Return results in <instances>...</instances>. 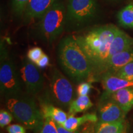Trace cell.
<instances>
[{"label": "cell", "mask_w": 133, "mask_h": 133, "mask_svg": "<svg viewBox=\"0 0 133 133\" xmlns=\"http://www.w3.org/2000/svg\"><path fill=\"white\" fill-rule=\"evenodd\" d=\"M6 107L17 121L26 128L36 129L42 124L44 118L31 95L22 94L6 98Z\"/></svg>", "instance_id": "obj_3"}, {"label": "cell", "mask_w": 133, "mask_h": 133, "mask_svg": "<svg viewBox=\"0 0 133 133\" xmlns=\"http://www.w3.org/2000/svg\"><path fill=\"white\" fill-rule=\"evenodd\" d=\"M35 64L38 67L41 68V69L45 68L46 66H47L49 64V57L48 56V55H46L44 53L40 59L38 60Z\"/></svg>", "instance_id": "obj_27"}, {"label": "cell", "mask_w": 133, "mask_h": 133, "mask_svg": "<svg viewBox=\"0 0 133 133\" xmlns=\"http://www.w3.org/2000/svg\"><path fill=\"white\" fill-rule=\"evenodd\" d=\"M92 105V102L88 95L79 96L71 102L69 108V114L74 115L78 113L84 112L90 109Z\"/></svg>", "instance_id": "obj_18"}, {"label": "cell", "mask_w": 133, "mask_h": 133, "mask_svg": "<svg viewBox=\"0 0 133 133\" xmlns=\"http://www.w3.org/2000/svg\"><path fill=\"white\" fill-rule=\"evenodd\" d=\"M114 74L123 79L129 81H133V62L125 65L116 71Z\"/></svg>", "instance_id": "obj_21"}, {"label": "cell", "mask_w": 133, "mask_h": 133, "mask_svg": "<svg viewBox=\"0 0 133 133\" xmlns=\"http://www.w3.org/2000/svg\"><path fill=\"white\" fill-rule=\"evenodd\" d=\"M97 11L96 0H69L66 18L75 24H82L94 18Z\"/></svg>", "instance_id": "obj_8"}, {"label": "cell", "mask_w": 133, "mask_h": 133, "mask_svg": "<svg viewBox=\"0 0 133 133\" xmlns=\"http://www.w3.org/2000/svg\"><path fill=\"white\" fill-rule=\"evenodd\" d=\"M98 121V116L94 114H86L79 117H75L74 115H69L66 120L62 125L70 131H76L84 124L89 122L96 123Z\"/></svg>", "instance_id": "obj_16"}, {"label": "cell", "mask_w": 133, "mask_h": 133, "mask_svg": "<svg viewBox=\"0 0 133 133\" xmlns=\"http://www.w3.org/2000/svg\"><path fill=\"white\" fill-rule=\"evenodd\" d=\"M30 0H12V9L15 14L20 16L23 15L25 8Z\"/></svg>", "instance_id": "obj_22"}, {"label": "cell", "mask_w": 133, "mask_h": 133, "mask_svg": "<svg viewBox=\"0 0 133 133\" xmlns=\"http://www.w3.org/2000/svg\"><path fill=\"white\" fill-rule=\"evenodd\" d=\"M95 123H87L84 127L83 128L81 133H96L95 131Z\"/></svg>", "instance_id": "obj_28"}, {"label": "cell", "mask_w": 133, "mask_h": 133, "mask_svg": "<svg viewBox=\"0 0 133 133\" xmlns=\"http://www.w3.org/2000/svg\"><path fill=\"white\" fill-rule=\"evenodd\" d=\"M25 128H26L23 125L14 124L8 126L6 129L8 133H26Z\"/></svg>", "instance_id": "obj_26"}, {"label": "cell", "mask_w": 133, "mask_h": 133, "mask_svg": "<svg viewBox=\"0 0 133 133\" xmlns=\"http://www.w3.org/2000/svg\"><path fill=\"white\" fill-rule=\"evenodd\" d=\"M0 61L1 94L8 98L21 94L22 83L19 72L2 44L1 45Z\"/></svg>", "instance_id": "obj_5"}, {"label": "cell", "mask_w": 133, "mask_h": 133, "mask_svg": "<svg viewBox=\"0 0 133 133\" xmlns=\"http://www.w3.org/2000/svg\"><path fill=\"white\" fill-rule=\"evenodd\" d=\"M56 123V127H57L58 133H80L79 132V129L76 131H70L69 130H67V129H66L64 126L61 125V124H58L57 123Z\"/></svg>", "instance_id": "obj_29"}, {"label": "cell", "mask_w": 133, "mask_h": 133, "mask_svg": "<svg viewBox=\"0 0 133 133\" xmlns=\"http://www.w3.org/2000/svg\"><path fill=\"white\" fill-rule=\"evenodd\" d=\"M119 24L127 29H133V2L126 5L117 14Z\"/></svg>", "instance_id": "obj_19"}, {"label": "cell", "mask_w": 133, "mask_h": 133, "mask_svg": "<svg viewBox=\"0 0 133 133\" xmlns=\"http://www.w3.org/2000/svg\"><path fill=\"white\" fill-rule=\"evenodd\" d=\"M126 130L125 121L103 122L98 121L95 123L96 133H124Z\"/></svg>", "instance_id": "obj_17"}, {"label": "cell", "mask_w": 133, "mask_h": 133, "mask_svg": "<svg viewBox=\"0 0 133 133\" xmlns=\"http://www.w3.org/2000/svg\"><path fill=\"white\" fill-rule=\"evenodd\" d=\"M36 133H58L56 122L49 118H45L42 124L35 129Z\"/></svg>", "instance_id": "obj_20"}, {"label": "cell", "mask_w": 133, "mask_h": 133, "mask_svg": "<svg viewBox=\"0 0 133 133\" xmlns=\"http://www.w3.org/2000/svg\"><path fill=\"white\" fill-rule=\"evenodd\" d=\"M19 75L26 94L34 96L43 90L44 79L42 72L35 63L28 58L22 61Z\"/></svg>", "instance_id": "obj_7"}, {"label": "cell", "mask_w": 133, "mask_h": 133, "mask_svg": "<svg viewBox=\"0 0 133 133\" xmlns=\"http://www.w3.org/2000/svg\"><path fill=\"white\" fill-rule=\"evenodd\" d=\"M126 114L111 97L105 92L98 105V121L115 122L124 120Z\"/></svg>", "instance_id": "obj_9"}, {"label": "cell", "mask_w": 133, "mask_h": 133, "mask_svg": "<svg viewBox=\"0 0 133 133\" xmlns=\"http://www.w3.org/2000/svg\"><path fill=\"white\" fill-rule=\"evenodd\" d=\"M112 1H115V0H112Z\"/></svg>", "instance_id": "obj_30"}, {"label": "cell", "mask_w": 133, "mask_h": 133, "mask_svg": "<svg viewBox=\"0 0 133 133\" xmlns=\"http://www.w3.org/2000/svg\"><path fill=\"white\" fill-rule=\"evenodd\" d=\"M131 62H133V49L117 53L108 59L105 66L104 72L114 74L121 67Z\"/></svg>", "instance_id": "obj_12"}, {"label": "cell", "mask_w": 133, "mask_h": 133, "mask_svg": "<svg viewBox=\"0 0 133 133\" xmlns=\"http://www.w3.org/2000/svg\"><path fill=\"white\" fill-rule=\"evenodd\" d=\"M92 89V85L90 83L81 82L78 86L76 91L78 96H87Z\"/></svg>", "instance_id": "obj_25"}, {"label": "cell", "mask_w": 133, "mask_h": 133, "mask_svg": "<svg viewBox=\"0 0 133 133\" xmlns=\"http://www.w3.org/2000/svg\"><path fill=\"white\" fill-rule=\"evenodd\" d=\"M131 49H133V38L119 29L110 48L109 57L117 53Z\"/></svg>", "instance_id": "obj_13"}, {"label": "cell", "mask_w": 133, "mask_h": 133, "mask_svg": "<svg viewBox=\"0 0 133 133\" xmlns=\"http://www.w3.org/2000/svg\"><path fill=\"white\" fill-rule=\"evenodd\" d=\"M99 78L105 92L108 94H112L123 88H133V81L123 79L111 73H103Z\"/></svg>", "instance_id": "obj_10"}, {"label": "cell", "mask_w": 133, "mask_h": 133, "mask_svg": "<svg viewBox=\"0 0 133 133\" xmlns=\"http://www.w3.org/2000/svg\"><path fill=\"white\" fill-rule=\"evenodd\" d=\"M44 52L40 48L35 47L31 48L27 52V58L31 62L36 63L41 57Z\"/></svg>", "instance_id": "obj_24"}, {"label": "cell", "mask_w": 133, "mask_h": 133, "mask_svg": "<svg viewBox=\"0 0 133 133\" xmlns=\"http://www.w3.org/2000/svg\"><path fill=\"white\" fill-rule=\"evenodd\" d=\"M111 97L126 114L133 107V88H126L112 93Z\"/></svg>", "instance_id": "obj_14"}, {"label": "cell", "mask_w": 133, "mask_h": 133, "mask_svg": "<svg viewBox=\"0 0 133 133\" xmlns=\"http://www.w3.org/2000/svg\"><path fill=\"white\" fill-rule=\"evenodd\" d=\"M66 20V12L64 5L61 1H56L39 21V31L46 41L52 43L61 35Z\"/></svg>", "instance_id": "obj_4"}, {"label": "cell", "mask_w": 133, "mask_h": 133, "mask_svg": "<svg viewBox=\"0 0 133 133\" xmlns=\"http://www.w3.org/2000/svg\"><path fill=\"white\" fill-rule=\"evenodd\" d=\"M48 96L49 101L62 109L69 108L74 97V88L70 81L57 69L50 75Z\"/></svg>", "instance_id": "obj_6"}, {"label": "cell", "mask_w": 133, "mask_h": 133, "mask_svg": "<svg viewBox=\"0 0 133 133\" xmlns=\"http://www.w3.org/2000/svg\"><path fill=\"white\" fill-rule=\"evenodd\" d=\"M13 115L9 110H1L0 111V126L1 128L7 126L13 119Z\"/></svg>", "instance_id": "obj_23"}, {"label": "cell", "mask_w": 133, "mask_h": 133, "mask_svg": "<svg viewBox=\"0 0 133 133\" xmlns=\"http://www.w3.org/2000/svg\"><path fill=\"white\" fill-rule=\"evenodd\" d=\"M57 57L61 67L72 81L81 83L94 78L91 63L75 36L63 38L58 46Z\"/></svg>", "instance_id": "obj_2"}, {"label": "cell", "mask_w": 133, "mask_h": 133, "mask_svg": "<svg viewBox=\"0 0 133 133\" xmlns=\"http://www.w3.org/2000/svg\"><path fill=\"white\" fill-rule=\"evenodd\" d=\"M40 110L44 118H49L61 125L68 118V115L61 108L56 107L50 102H41Z\"/></svg>", "instance_id": "obj_15"}, {"label": "cell", "mask_w": 133, "mask_h": 133, "mask_svg": "<svg viewBox=\"0 0 133 133\" xmlns=\"http://www.w3.org/2000/svg\"><path fill=\"white\" fill-rule=\"evenodd\" d=\"M118 30L114 25H106L91 30L84 36L76 37L91 63L94 76H100L104 72L110 48Z\"/></svg>", "instance_id": "obj_1"}, {"label": "cell", "mask_w": 133, "mask_h": 133, "mask_svg": "<svg viewBox=\"0 0 133 133\" xmlns=\"http://www.w3.org/2000/svg\"><path fill=\"white\" fill-rule=\"evenodd\" d=\"M56 0H30L24 12L25 19L27 21L40 19Z\"/></svg>", "instance_id": "obj_11"}]
</instances>
